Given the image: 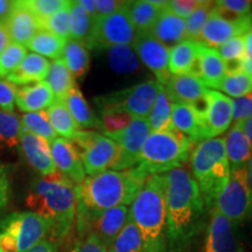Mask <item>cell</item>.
<instances>
[{"mask_svg": "<svg viewBox=\"0 0 252 252\" xmlns=\"http://www.w3.org/2000/svg\"><path fill=\"white\" fill-rule=\"evenodd\" d=\"M96 9L98 17L110 15L121 9L125 5V1H117V0H94Z\"/></svg>", "mask_w": 252, "mask_h": 252, "instance_id": "54", "label": "cell"}, {"mask_svg": "<svg viewBox=\"0 0 252 252\" xmlns=\"http://www.w3.org/2000/svg\"><path fill=\"white\" fill-rule=\"evenodd\" d=\"M224 62L225 75H235L239 74L243 68V60H232V61H223Z\"/></svg>", "mask_w": 252, "mask_h": 252, "instance_id": "56", "label": "cell"}, {"mask_svg": "<svg viewBox=\"0 0 252 252\" xmlns=\"http://www.w3.org/2000/svg\"><path fill=\"white\" fill-rule=\"evenodd\" d=\"M190 168L204 206L212 212L217 196L229 182L231 173L224 138H212L196 144L190 153Z\"/></svg>", "mask_w": 252, "mask_h": 252, "instance_id": "5", "label": "cell"}, {"mask_svg": "<svg viewBox=\"0 0 252 252\" xmlns=\"http://www.w3.org/2000/svg\"><path fill=\"white\" fill-rule=\"evenodd\" d=\"M67 40L68 39H63L48 31L40 30L30 41L27 48L34 52V54L56 60L62 56Z\"/></svg>", "mask_w": 252, "mask_h": 252, "instance_id": "34", "label": "cell"}, {"mask_svg": "<svg viewBox=\"0 0 252 252\" xmlns=\"http://www.w3.org/2000/svg\"><path fill=\"white\" fill-rule=\"evenodd\" d=\"M11 193V181L7 168L0 162V210L7 206Z\"/></svg>", "mask_w": 252, "mask_h": 252, "instance_id": "53", "label": "cell"}, {"mask_svg": "<svg viewBox=\"0 0 252 252\" xmlns=\"http://www.w3.org/2000/svg\"><path fill=\"white\" fill-rule=\"evenodd\" d=\"M20 147L27 162L42 176L58 172L50 153L49 143L43 138L32 134L23 128Z\"/></svg>", "mask_w": 252, "mask_h": 252, "instance_id": "20", "label": "cell"}, {"mask_svg": "<svg viewBox=\"0 0 252 252\" xmlns=\"http://www.w3.org/2000/svg\"><path fill=\"white\" fill-rule=\"evenodd\" d=\"M94 20L78 1H70L69 7V39L87 46L93 31Z\"/></svg>", "mask_w": 252, "mask_h": 252, "instance_id": "35", "label": "cell"}, {"mask_svg": "<svg viewBox=\"0 0 252 252\" xmlns=\"http://www.w3.org/2000/svg\"><path fill=\"white\" fill-rule=\"evenodd\" d=\"M150 176L139 167L125 171H105L84 179L75 186L76 209L104 212L111 208L131 204Z\"/></svg>", "mask_w": 252, "mask_h": 252, "instance_id": "2", "label": "cell"}, {"mask_svg": "<svg viewBox=\"0 0 252 252\" xmlns=\"http://www.w3.org/2000/svg\"><path fill=\"white\" fill-rule=\"evenodd\" d=\"M230 171L249 168L252 162V151L245 137L242 122L234 123L224 138Z\"/></svg>", "mask_w": 252, "mask_h": 252, "instance_id": "23", "label": "cell"}, {"mask_svg": "<svg viewBox=\"0 0 252 252\" xmlns=\"http://www.w3.org/2000/svg\"><path fill=\"white\" fill-rule=\"evenodd\" d=\"M193 145L175 128L171 132H151L141 150L137 167L149 176L166 174L188 161Z\"/></svg>", "mask_w": 252, "mask_h": 252, "instance_id": "6", "label": "cell"}, {"mask_svg": "<svg viewBox=\"0 0 252 252\" xmlns=\"http://www.w3.org/2000/svg\"><path fill=\"white\" fill-rule=\"evenodd\" d=\"M32 213L52 224V234L63 238L70 231L76 219L75 185L61 173L42 176L31 185L25 198Z\"/></svg>", "mask_w": 252, "mask_h": 252, "instance_id": "3", "label": "cell"}, {"mask_svg": "<svg viewBox=\"0 0 252 252\" xmlns=\"http://www.w3.org/2000/svg\"><path fill=\"white\" fill-rule=\"evenodd\" d=\"M225 77L224 62L216 48L204 46L200 53V78L209 89H217Z\"/></svg>", "mask_w": 252, "mask_h": 252, "instance_id": "29", "label": "cell"}, {"mask_svg": "<svg viewBox=\"0 0 252 252\" xmlns=\"http://www.w3.org/2000/svg\"><path fill=\"white\" fill-rule=\"evenodd\" d=\"M137 36L125 5L110 15L97 17L94 20L91 35L87 47L91 49H109L115 46L132 45Z\"/></svg>", "mask_w": 252, "mask_h": 252, "instance_id": "12", "label": "cell"}, {"mask_svg": "<svg viewBox=\"0 0 252 252\" xmlns=\"http://www.w3.org/2000/svg\"><path fill=\"white\" fill-rule=\"evenodd\" d=\"M242 126H243V131L245 137L249 141V145H250V149L252 151V117L248 118L247 121L242 122Z\"/></svg>", "mask_w": 252, "mask_h": 252, "instance_id": "60", "label": "cell"}, {"mask_svg": "<svg viewBox=\"0 0 252 252\" xmlns=\"http://www.w3.org/2000/svg\"><path fill=\"white\" fill-rule=\"evenodd\" d=\"M23 125L15 113L0 110V152L17 149L20 145Z\"/></svg>", "mask_w": 252, "mask_h": 252, "instance_id": "37", "label": "cell"}, {"mask_svg": "<svg viewBox=\"0 0 252 252\" xmlns=\"http://www.w3.org/2000/svg\"><path fill=\"white\" fill-rule=\"evenodd\" d=\"M202 43L185 39L169 48V71L172 75H190L200 78V53Z\"/></svg>", "mask_w": 252, "mask_h": 252, "instance_id": "21", "label": "cell"}, {"mask_svg": "<svg viewBox=\"0 0 252 252\" xmlns=\"http://www.w3.org/2000/svg\"><path fill=\"white\" fill-rule=\"evenodd\" d=\"M12 42L11 36H9L8 30L5 23H0V54L7 48V46Z\"/></svg>", "mask_w": 252, "mask_h": 252, "instance_id": "57", "label": "cell"}, {"mask_svg": "<svg viewBox=\"0 0 252 252\" xmlns=\"http://www.w3.org/2000/svg\"><path fill=\"white\" fill-rule=\"evenodd\" d=\"M55 100L54 94L45 81L18 88L15 94V105L25 113L45 111Z\"/></svg>", "mask_w": 252, "mask_h": 252, "instance_id": "25", "label": "cell"}, {"mask_svg": "<svg viewBox=\"0 0 252 252\" xmlns=\"http://www.w3.org/2000/svg\"><path fill=\"white\" fill-rule=\"evenodd\" d=\"M172 124L193 144L206 140V127L188 104L172 103Z\"/></svg>", "mask_w": 252, "mask_h": 252, "instance_id": "26", "label": "cell"}, {"mask_svg": "<svg viewBox=\"0 0 252 252\" xmlns=\"http://www.w3.org/2000/svg\"><path fill=\"white\" fill-rule=\"evenodd\" d=\"M0 228V252H27L52 234L48 220L32 212L9 214Z\"/></svg>", "mask_w": 252, "mask_h": 252, "instance_id": "7", "label": "cell"}, {"mask_svg": "<svg viewBox=\"0 0 252 252\" xmlns=\"http://www.w3.org/2000/svg\"><path fill=\"white\" fill-rule=\"evenodd\" d=\"M245 36V35H244ZM237 36L231 39L224 45L216 48L223 61H232V60H243L247 56V47H245V37Z\"/></svg>", "mask_w": 252, "mask_h": 252, "instance_id": "48", "label": "cell"}, {"mask_svg": "<svg viewBox=\"0 0 252 252\" xmlns=\"http://www.w3.org/2000/svg\"><path fill=\"white\" fill-rule=\"evenodd\" d=\"M69 7L70 2L54 15L41 21V30L48 31L63 39H69Z\"/></svg>", "mask_w": 252, "mask_h": 252, "instance_id": "45", "label": "cell"}, {"mask_svg": "<svg viewBox=\"0 0 252 252\" xmlns=\"http://www.w3.org/2000/svg\"><path fill=\"white\" fill-rule=\"evenodd\" d=\"M67 0H28L27 4L39 18L40 23L69 5Z\"/></svg>", "mask_w": 252, "mask_h": 252, "instance_id": "46", "label": "cell"}, {"mask_svg": "<svg viewBox=\"0 0 252 252\" xmlns=\"http://www.w3.org/2000/svg\"><path fill=\"white\" fill-rule=\"evenodd\" d=\"M21 125L24 130L30 132V133L37 135V137L43 138L48 141H53L56 139V132L50 125L47 111H37V112H27L24 113L21 117Z\"/></svg>", "mask_w": 252, "mask_h": 252, "instance_id": "40", "label": "cell"}, {"mask_svg": "<svg viewBox=\"0 0 252 252\" xmlns=\"http://www.w3.org/2000/svg\"><path fill=\"white\" fill-rule=\"evenodd\" d=\"M14 1H8V0H0V23H5L7 20L12 8H13Z\"/></svg>", "mask_w": 252, "mask_h": 252, "instance_id": "58", "label": "cell"}, {"mask_svg": "<svg viewBox=\"0 0 252 252\" xmlns=\"http://www.w3.org/2000/svg\"><path fill=\"white\" fill-rule=\"evenodd\" d=\"M130 215L143 239L145 252H168L163 174L147 179L132 202Z\"/></svg>", "mask_w": 252, "mask_h": 252, "instance_id": "4", "label": "cell"}, {"mask_svg": "<svg viewBox=\"0 0 252 252\" xmlns=\"http://www.w3.org/2000/svg\"><path fill=\"white\" fill-rule=\"evenodd\" d=\"M198 5H200V1L197 0H172V1L166 2V8L176 17L186 20Z\"/></svg>", "mask_w": 252, "mask_h": 252, "instance_id": "51", "label": "cell"}, {"mask_svg": "<svg viewBox=\"0 0 252 252\" xmlns=\"http://www.w3.org/2000/svg\"><path fill=\"white\" fill-rule=\"evenodd\" d=\"M49 147L58 172L65 176L75 186L83 182L86 179V172L80 156L70 141L63 138H56L50 141Z\"/></svg>", "mask_w": 252, "mask_h": 252, "instance_id": "19", "label": "cell"}, {"mask_svg": "<svg viewBox=\"0 0 252 252\" xmlns=\"http://www.w3.org/2000/svg\"><path fill=\"white\" fill-rule=\"evenodd\" d=\"M27 252H58V245L53 239H43Z\"/></svg>", "mask_w": 252, "mask_h": 252, "instance_id": "55", "label": "cell"}, {"mask_svg": "<svg viewBox=\"0 0 252 252\" xmlns=\"http://www.w3.org/2000/svg\"><path fill=\"white\" fill-rule=\"evenodd\" d=\"M109 252H145L143 239L131 219V215L128 216L124 228L110 247Z\"/></svg>", "mask_w": 252, "mask_h": 252, "instance_id": "39", "label": "cell"}, {"mask_svg": "<svg viewBox=\"0 0 252 252\" xmlns=\"http://www.w3.org/2000/svg\"><path fill=\"white\" fill-rule=\"evenodd\" d=\"M64 104L70 112L71 117L76 122L78 127L81 128H99L103 130L102 122L94 115L88 104L87 99L84 98L83 94L81 93L77 87L70 91L67 98L64 99Z\"/></svg>", "mask_w": 252, "mask_h": 252, "instance_id": "30", "label": "cell"}, {"mask_svg": "<svg viewBox=\"0 0 252 252\" xmlns=\"http://www.w3.org/2000/svg\"><path fill=\"white\" fill-rule=\"evenodd\" d=\"M47 115L56 134L61 135L63 139L71 140L80 128L62 100H55L47 110Z\"/></svg>", "mask_w": 252, "mask_h": 252, "instance_id": "36", "label": "cell"}, {"mask_svg": "<svg viewBox=\"0 0 252 252\" xmlns=\"http://www.w3.org/2000/svg\"><path fill=\"white\" fill-rule=\"evenodd\" d=\"M69 141L80 156L84 172L89 176L112 171L117 162L118 145L105 134L94 131H77Z\"/></svg>", "mask_w": 252, "mask_h": 252, "instance_id": "9", "label": "cell"}, {"mask_svg": "<svg viewBox=\"0 0 252 252\" xmlns=\"http://www.w3.org/2000/svg\"><path fill=\"white\" fill-rule=\"evenodd\" d=\"M166 2L152 0L126 1V9L137 34L150 33Z\"/></svg>", "mask_w": 252, "mask_h": 252, "instance_id": "28", "label": "cell"}, {"mask_svg": "<svg viewBox=\"0 0 252 252\" xmlns=\"http://www.w3.org/2000/svg\"><path fill=\"white\" fill-rule=\"evenodd\" d=\"M165 176V206L168 252H186L206 224L200 188L186 167Z\"/></svg>", "mask_w": 252, "mask_h": 252, "instance_id": "1", "label": "cell"}, {"mask_svg": "<svg viewBox=\"0 0 252 252\" xmlns=\"http://www.w3.org/2000/svg\"><path fill=\"white\" fill-rule=\"evenodd\" d=\"M150 34L167 48H172L186 39V20L169 12L165 5Z\"/></svg>", "mask_w": 252, "mask_h": 252, "instance_id": "24", "label": "cell"}, {"mask_svg": "<svg viewBox=\"0 0 252 252\" xmlns=\"http://www.w3.org/2000/svg\"><path fill=\"white\" fill-rule=\"evenodd\" d=\"M18 87L7 80L0 78V110L1 111L14 113L15 94Z\"/></svg>", "mask_w": 252, "mask_h": 252, "instance_id": "49", "label": "cell"}, {"mask_svg": "<svg viewBox=\"0 0 252 252\" xmlns=\"http://www.w3.org/2000/svg\"><path fill=\"white\" fill-rule=\"evenodd\" d=\"M203 252H241L235 225L216 210L210 212Z\"/></svg>", "mask_w": 252, "mask_h": 252, "instance_id": "16", "label": "cell"}, {"mask_svg": "<svg viewBox=\"0 0 252 252\" xmlns=\"http://www.w3.org/2000/svg\"><path fill=\"white\" fill-rule=\"evenodd\" d=\"M249 185H250L251 194H252V162H251L250 167H249Z\"/></svg>", "mask_w": 252, "mask_h": 252, "instance_id": "63", "label": "cell"}, {"mask_svg": "<svg viewBox=\"0 0 252 252\" xmlns=\"http://www.w3.org/2000/svg\"><path fill=\"white\" fill-rule=\"evenodd\" d=\"M50 62L43 56L28 53L18 68L6 77V80L15 86H28L46 80Z\"/></svg>", "mask_w": 252, "mask_h": 252, "instance_id": "27", "label": "cell"}, {"mask_svg": "<svg viewBox=\"0 0 252 252\" xmlns=\"http://www.w3.org/2000/svg\"><path fill=\"white\" fill-rule=\"evenodd\" d=\"M162 87L171 102L181 104L196 102L206 96L209 90L201 78L190 75H172Z\"/></svg>", "mask_w": 252, "mask_h": 252, "instance_id": "22", "label": "cell"}, {"mask_svg": "<svg viewBox=\"0 0 252 252\" xmlns=\"http://www.w3.org/2000/svg\"><path fill=\"white\" fill-rule=\"evenodd\" d=\"M245 37V47H247V55L252 59V30L249 32Z\"/></svg>", "mask_w": 252, "mask_h": 252, "instance_id": "62", "label": "cell"}, {"mask_svg": "<svg viewBox=\"0 0 252 252\" xmlns=\"http://www.w3.org/2000/svg\"><path fill=\"white\" fill-rule=\"evenodd\" d=\"M133 121V117L124 112H106L100 113V122H102L104 134L115 133L124 130L126 126Z\"/></svg>", "mask_w": 252, "mask_h": 252, "instance_id": "47", "label": "cell"}, {"mask_svg": "<svg viewBox=\"0 0 252 252\" xmlns=\"http://www.w3.org/2000/svg\"><path fill=\"white\" fill-rule=\"evenodd\" d=\"M161 84L154 80L141 82L126 89L96 97L100 113L124 112L133 118H147L152 110Z\"/></svg>", "mask_w": 252, "mask_h": 252, "instance_id": "8", "label": "cell"}, {"mask_svg": "<svg viewBox=\"0 0 252 252\" xmlns=\"http://www.w3.org/2000/svg\"><path fill=\"white\" fill-rule=\"evenodd\" d=\"M27 55L26 47L11 42L4 52L0 54V78L7 77L20 64Z\"/></svg>", "mask_w": 252, "mask_h": 252, "instance_id": "44", "label": "cell"}, {"mask_svg": "<svg viewBox=\"0 0 252 252\" xmlns=\"http://www.w3.org/2000/svg\"><path fill=\"white\" fill-rule=\"evenodd\" d=\"M219 90H222L230 97L238 98L252 93V78L244 72L225 75V77L220 82Z\"/></svg>", "mask_w": 252, "mask_h": 252, "instance_id": "43", "label": "cell"}, {"mask_svg": "<svg viewBox=\"0 0 252 252\" xmlns=\"http://www.w3.org/2000/svg\"><path fill=\"white\" fill-rule=\"evenodd\" d=\"M130 216V208L119 206L104 212H87L76 209L78 237L94 236L100 244L110 249Z\"/></svg>", "mask_w": 252, "mask_h": 252, "instance_id": "10", "label": "cell"}, {"mask_svg": "<svg viewBox=\"0 0 252 252\" xmlns=\"http://www.w3.org/2000/svg\"><path fill=\"white\" fill-rule=\"evenodd\" d=\"M208 108L206 117V139L217 138V135L229 130L232 123L234 104L232 99L217 90H208Z\"/></svg>", "mask_w": 252, "mask_h": 252, "instance_id": "18", "label": "cell"}, {"mask_svg": "<svg viewBox=\"0 0 252 252\" xmlns=\"http://www.w3.org/2000/svg\"><path fill=\"white\" fill-rule=\"evenodd\" d=\"M151 132H171L174 130L172 124V102L161 86L157 94L156 102L149 117Z\"/></svg>", "mask_w": 252, "mask_h": 252, "instance_id": "33", "label": "cell"}, {"mask_svg": "<svg viewBox=\"0 0 252 252\" xmlns=\"http://www.w3.org/2000/svg\"><path fill=\"white\" fill-rule=\"evenodd\" d=\"M252 30V17H248L241 20L230 21L220 17L215 11H212L209 19L201 32L198 42L204 46L219 48L231 39L237 36L247 35Z\"/></svg>", "mask_w": 252, "mask_h": 252, "instance_id": "15", "label": "cell"}, {"mask_svg": "<svg viewBox=\"0 0 252 252\" xmlns=\"http://www.w3.org/2000/svg\"><path fill=\"white\" fill-rule=\"evenodd\" d=\"M214 11L225 20H241L252 17V2L248 0H219L214 1Z\"/></svg>", "mask_w": 252, "mask_h": 252, "instance_id": "41", "label": "cell"}, {"mask_svg": "<svg viewBox=\"0 0 252 252\" xmlns=\"http://www.w3.org/2000/svg\"><path fill=\"white\" fill-rule=\"evenodd\" d=\"M78 2L83 6V8L86 9L87 13L93 18V20H94L98 14H97V9H96V4H94V0H78Z\"/></svg>", "mask_w": 252, "mask_h": 252, "instance_id": "59", "label": "cell"}, {"mask_svg": "<svg viewBox=\"0 0 252 252\" xmlns=\"http://www.w3.org/2000/svg\"><path fill=\"white\" fill-rule=\"evenodd\" d=\"M63 61L74 78H82L90 68V53L80 41L68 39L62 53Z\"/></svg>", "mask_w": 252, "mask_h": 252, "instance_id": "32", "label": "cell"}, {"mask_svg": "<svg viewBox=\"0 0 252 252\" xmlns=\"http://www.w3.org/2000/svg\"><path fill=\"white\" fill-rule=\"evenodd\" d=\"M12 42L27 47L41 30V23L26 1H14L13 8L5 21Z\"/></svg>", "mask_w": 252, "mask_h": 252, "instance_id": "17", "label": "cell"}, {"mask_svg": "<svg viewBox=\"0 0 252 252\" xmlns=\"http://www.w3.org/2000/svg\"><path fill=\"white\" fill-rule=\"evenodd\" d=\"M213 8L214 1H200V5L186 20V39L198 40L204 25L212 14Z\"/></svg>", "mask_w": 252, "mask_h": 252, "instance_id": "42", "label": "cell"}, {"mask_svg": "<svg viewBox=\"0 0 252 252\" xmlns=\"http://www.w3.org/2000/svg\"><path fill=\"white\" fill-rule=\"evenodd\" d=\"M151 127L147 118H133L124 130L105 134L118 145L119 154L112 171H125L138 165L143 146L149 135Z\"/></svg>", "mask_w": 252, "mask_h": 252, "instance_id": "13", "label": "cell"}, {"mask_svg": "<svg viewBox=\"0 0 252 252\" xmlns=\"http://www.w3.org/2000/svg\"><path fill=\"white\" fill-rule=\"evenodd\" d=\"M109 64L118 74H132L139 70V58L135 54L132 45L115 46L109 48Z\"/></svg>", "mask_w": 252, "mask_h": 252, "instance_id": "38", "label": "cell"}, {"mask_svg": "<svg viewBox=\"0 0 252 252\" xmlns=\"http://www.w3.org/2000/svg\"><path fill=\"white\" fill-rule=\"evenodd\" d=\"M213 210L241 224L252 215V194L249 185V168L231 171L226 186L217 196Z\"/></svg>", "mask_w": 252, "mask_h": 252, "instance_id": "11", "label": "cell"}, {"mask_svg": "<svg viewBox=\"0 0 252 252\" xmlns=\"http://www.w3.org/2000/svg\"><path fill=\"white\" fill-rule=\"evenodd\" d=\"M242 71L252 78V59L249 58L248 55L243 59V68H242Z\"/></svg>", "mask_w": 252, "mask_h": 252, "instance_id": "61", "label": "cell"}, {"mask_svg": "<svg viewBox=\"0 0 252 252\" xmlns=\"http://www.w3.org/2000/svg\"><path fill=\"white\" fill-rule=\"evenodd\" d=\"M71 252H109V250L94 236H87V237H78L71 249Z\"/></svg>", "mask_w": 252, "mask_h": 252, "instance_id": "52", "label": "cell"}, {"mask_svg": "<svg viewBox=\"0 0 252 252\" xmlns=\"http://www.w3.org/2000/svg\"><path fill=\"white\" fill-rule=\"evenodd\" d=\"M132 48L141 62L153 72L158 83L161 86L172 77L169 71V48L154 39L150 33L137 34Z\"/></svg>", "mask_w": 252, "mask_h": 252, "instance_id": "14", "label": "cell"}, {"mask_svg": "<svg viewBox=\"0 0 252 252\" xmlns=\"http://www.w3.org/2000/svg\"><path fill=\"white\" fill-rule=\"evenodd\" d=\"M45 82L54 94L56 100H62L67 98L70 91L76 87L75 78L65 65L62 58H59L50 63V67L47 74Z\"/></svg>", "mask_w": 252, "mask_h": 252, "instance_id": "31", "label": "cell"}, {"mask_svg": "<svg viewBox=\"0 0 252 252\" xmlns=\"http://www.w3.org/2000/svg\"><path fill=\"white\" fill-rule=\"evenodd\" d=\"M234 104L232 121L235 123L244 122L252 117V93L238 98H231Z\"/></svg>", "mask_w": 252, "mask_h": 252, "instance_id": "50", "label": "cell"}]
</instances>
